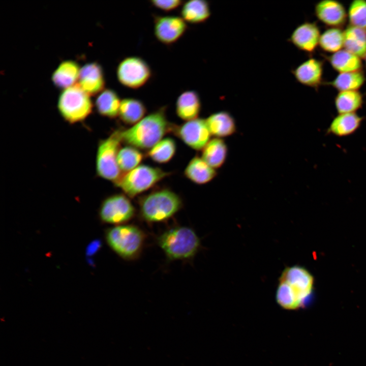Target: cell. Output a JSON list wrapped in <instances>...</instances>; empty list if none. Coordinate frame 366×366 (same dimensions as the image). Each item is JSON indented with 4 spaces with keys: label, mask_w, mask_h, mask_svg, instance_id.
Returning <instances> with one entry per match:
<instances>
[{
    "label": "cell",
    "mask_w": 366,
    "mask_h": 366,
    "mask_svg": "<svg viewBox=\"0 0 366 366\" xmlns=\"http://www.w3.org/2000/svg\"><path fill=\"white\" fill-rule=\"evenodd\" d=\"M314 282L312 274L301 266L285 268L278 280L276 293L277 303L287 310L301 308L313 292Z\"/></svg>",
    "instance_id": "6da1fadb"
},
{
    "label": "cell",
    "mask_w": 366,
    "mask_h": 366,
    "mask_svg": "<svg viewBox=\"0 0 366 366\" xmlns=\"http://www.w3.org/2000/svg\"><path fill=\"white\" fill-rule=\"evenodd\" d=\"M166 106L145 116L138 123L126 130H120L122 142L141 149L152 148L167 133L172 132L174 124L166 116Z\"/></svg>",
    "instance_id": "7a4b0ae2"
},
{
    "label": "cell",
    "mask_w": 366,
    "mask_h": 366,
    "mask_svg": "<svg viewBox=\"0 0 366 366\" xmlns=\"http://www.w3.org/2000/svg\"><path fill=\"white\" fill-rule=\"evenodd\" d=\"M139 213L145 221L160 222L167 221L182 207V199L168 188L152 191L139 200Z\"/></svg>",
    "instance_id": "3957f363"
},
{
    "label": "cell",
    "mask_w": 366,
    "mask_h": 366,
    "mask_svg": "<svg viewBox=\"0 0 366 366\" xmlns=\"http://www.w3.org/2000/svg\"><path fill=\"white\" fill-rule=\"evenodd\" d=\"M158 242L168 258L186 260L193 257L199 250L200 239L195 231L187 227L170 229L159 236Z\"/></svg>",
    "instance_id": "277c9868"
},
{
    "label": "cell",
    "mask_w": 366,
    "mask_h": 366,
    "mask_svg": "<svg viewBox=\"0 0 366 366\" xmlns=\"http://www.w3.org/2000/svg\"><path fill=\"white\" fill-rule=\"evenodd\" d=\"M106 240L110 248L126 260H133L140 254L145 240L144 233L132 225H120L109 229Z\"/></svg>",
    "instance_id": "5b68a950"
},
{
    "label": "cell",
    "mask_w": 366,
    "mask_h": 366,
    "mask_svg": "<svg viewBox=\"0 0 366 366\" xmlns=\"http://www.w3.org/2000/svg\"><path fill=\"white\" fill-rule=\"evenodd\" d=\"M171 174L158 167L140 165L130 172L123 174L114 185L129 198H134Z\"/></svg>",
    "instance_id": "8992f818"
},
{
    "label": "cell",
    "mask_w": 366,
    "mask_h": 366,
    "mask_svg": "<svg viewBox=\"0 0 366 366\" xmlns=\"http://www.w3.org/2000/svg\"><path fill=\"white\" fill-rule=\"evenodd\" d=\"M93 106L90 95L78 84L63 89L57 101L59 113L71 124L84 120L91 114Z\"/></svg>",
    "instance_id": "52a82bcc"
},
{
    "label": "cell",
    "mask_w": 366,
    "mask_h": 366,
    "mask_svg": "<svg viewBox=\"0 0 366 366\" xmlns=\"http://www.w3.org/2000/svg\"><path fill=\"white\" fill-rule=\"evenodd\" d=\"M122 142L120 129L114 131L98 143L96 157V170L100 177L116 184L123 175L117 162Z\"/></svg>",
    "instance_id": "ba28073f"
},
{
    "label": "cell",
    "mask_w": 366,
    "mask_h": 366,
    "mask_svg": "<svg viewBox=\"0 0 366 366\" xmlns=\"http://www.w3.org/2000/svg\"><path fill=\"white\" fill-rule=\"evenodd\" d=\"M152 71L149 64L142 57L130 56L123 59L116 69L118 82L132 89L140 88L150 80Z\"/></svg>",
    "instance_id": "9c48e42d"
},
{
    "label": "cell",
    "mask_w": 366,
    "mask_h": 366,
    "mask_svg": "<svg viewBox=\"0 0 366 366\" xmlns=\"http://www.w3.org/2000/svg\"><path fill=\"white\" fill-rule=\"evenodd\" d=\"M127 195L115 194L107 197L102 202L99 215L105 223L124 224L132 219L136 209Z\"/></svg>",
    "instance_id": "30bf717a"
},
{
    "label": "cell",
    "mask_w": 366,
    "mask_h": 366,
    "mask_svg": "<svg viewBox=\"0 0 366 366\" xmlns=\"http://www.w3.org/2000/svg\"><path fill=\"white\" fill-rule=\"evenodd\" d=\"M172 133L191 148L202 149L210 140V132L205 119L197 118L177 126L174 124Z\"/></svg>",
    "instance_id": "8fae6325"
},
{
    "label": "cell",
    "mask_w": 366,
    "mask_h": 366,
    "mask_svg": "<svg viewBox=\"0 0 366 366\" xmlns=\"http://www.w3.org/2000/svg\"><path fill=\"white\" fill-rule=\"evenodd\" d=\"M188 26L181 16H154V33L157 40L166 45L178 41L185 34Z\"/></svg>",
    "instance_id": "7c38bea8"
},
{
    "label": "cell",
    "mask_w": 366,
    "mask_h": 366,
    "mask_svg": "<svg viewBox=\"0 0 366 366\" xmlns=\"http://www.w3.org/2000/svg\"><path fill=\"white\" fill-rule=\"evenodd\" d=\"M78 84L89 95L100 94L105 89V78L103 69L99 63L85 64L80 70Z\"/></svg>",
    "instance_id": "4fadbf2b"
},
{
    "label": "cell",
    "mask_w": 366,
    "mask_h": 366,
    "mask_svg": "<svg viewBox=\"0 0 366 366\" xmlns=\"http://www.w3.org/2000/svg\"><path fill=\"white\" fill-rule=\"evenodd\" d=\"M320 35L315 23L304 22L293 30L288 40L299 50L311 53L319 44Z\"/></svg>",
    "instance_id": "5bb4252c"
},
{
    "label": "cell",
    "mask_w": 366,
    "mask_h": 366,
    "mask_svg": "<svg viewBox=\"0 0 366 366\" xmlns=\"http://www.w3.org/2000/svg\"><path fill=\"white\" fill-rule=\"evenodd\" d=\"M315 13L321 21L335 27L343 25L347 16L343 4L335 0L319 1L315 5Z\"/></svg>",
    "instance_id": "9a60e30c"
},
{
    "label": "cell",
    "mask_w": 366,
    "mask_h": 366,
    "mask_svg": "<svg viewBox=\"0 0 366 366\" xmlns=\"http://www.w3.org/2000/svg\"><path fill=\"white\" fill-rule=\"evenodd\" d=\"M323 71L322 62L314 58H310L299 65L291 72L300 84L317 88L321 83Z\"/></svg>",
    "instance_id": "2e32d148"
},
{
    "label": "cell",
    "mask_w": 366,
    "mask_h": 366,
    "mask_svg": "<svg viewBox=\"0 0 366 366\" xmlns=\"http://www.w3.org/2000/svg\"><path fill=\"white\" fill-rule=\"evenodd\" d=\"M201 109V101L198 93L187 90L177 97L175 103L177 115L181 119L189 121L198 118Z\"/></svg>",
    "instance_id": "e0dca14e"
},
{
    "label": "cell",
    "mask_w": 366,
    "mask_h": 366,
    "mask_svg": "<svg viewBox=\"0 0 366 366\" xmlns=\"http://www.w3.org/2000/svg\"><path fill=\"white\" fill-rule=\"evenodd\" d=\"M363 120L356 113L339 114L331 121L326 133L339 137L350 136L358 130Z\"/></svg>",
    "instance_id": "ac0fdd59"
},
{
    "label": "cell",
    "mask_w": 366,
    "mask_h": 366,
    "mask_svg": "<svg viewBox=\"0 0 366 366\" xmlns=\"http://www.w3.org/2000/svg\"><path fill=\"white\" fill-rule=\"evenodd\" d=\"M205 120L211 135L217 138L229 136L236 131L235 119L227 111L215 112L210 115Z\"/></svg>",
    "instance_id": "d6986e66"
},
{
    "label": "cell",
    "mask_w": 366,
    "mask_h": 366,
    "mask_svg": "<svg viewBox=\"0 0 366 366\" xmlns=\"http://www.w3.org/2000/svg\"><path fill=\"white\" fill-rule=\"evenodd\" d=\"M185 176L192 182L203 185L210 182L217 175L215 169L210 167L201 157H193L184 171Z\"/></svg>",
    "instance_id": "ffe728a7"
},
{
    "label": "cell",
    "mask_w": 366,
    "mask_h": 366,
    "mask_svg": "<svg viewBox=\"0 0 366 366\" xmlns=\"http://www.w3.org/2000/svg\"><path fill=\"white\" fill-rule=\"evenodd\" d=\"M180 15L187 23L193 24L204 23L211 15L209 4L205 0H190L184 2Z\"/></svg>",
    "instance_id": "44dd1931"
},
{
    "label": "cell",
    "mask_w": 366,
    "mask_h": 366,
    "mask_svg": "<svg viewBox=\"0 0 366 366\" xmlns=\"http://www.w3.org/2000/svg\"><path fill=\"white\" fill-rule=\"evenodd\" d=\"M80 70L79 65L74 60L62 62L53 72L51 77L53 83L57 88L63 89L76 84Z\"/></svg>",
    "instance_id": "7402d4cb"
},
{
    "label": "cell",
    "mask_w": 366,
    "mask_h": 366,
    "mask_svg": "<svg viewBox=\"0 0 366 366\" xmlns=\"http://www.w3.org/2000/svg\"><path fill=\"white\" fill-rule=\"evenodd\" d=\"M344 47L360 58L366 55V29L349 25L344 30Z\"/></svg>",
    "instance_id": "603a6c76"
},
{
    "label": "cell",
    "mask_w": 366,
    "mask_h": 366,
    "mask_svg": "<svg viewBox=\"0 0 366 366\" xmlns=\"http://www.w3.org/2000/svg\"><path fill=\"white\" fill-rule=\"evenodd\" d=\"M146 111L145 104L139 99L126 98L121 101L118 116L125 124L134 125L145 116Z\"/></svg>",
    "instance_id": "cb8c5ba5"
},
{
    "label": "cell",
    "mask_w": 366,
    "mask_h": 366,
    "mask_svg": "<svg viewBox=\"0 0 366 366\" xmlns=\"http://www.w3.org/2000/svg\"><path fill=\"white\" fill-rule=\"evenodd\" d=\"M121 101L114 90L105 88L96 98L95 106L101 115L109 118H115L118 116Z\"/></svg>",
    "instance_id": "d4e9b609"
},
{
    "label": "cell",
    "mask_w": 366,
    "mask_h": 366,
    "mask_svg": "<svg viewBox=\"0 0 366 366\" xmlns=\"http://www.w3.org/2000/svg\"><path fill=\"white\" fill-rule=\"evenodd\" d=\"M228 148L224 140L220 138L210 139L202 149L201 158L212 168L221 167L227 158Z\"/></svg>",
    "instance_id": "484cf974"
},
{
    "label": "cell",
    "mask_w": 366,
    "mask_h": 366,
    "mask_svg": "<svg viewBox=\"0 0 366 366\" xmlns=\"http://www.w3.org/2000/svg\"><path fill=\"white\" fill-rule=\"evenodd\" d=\"M332 67L340 73L361 70L362 63L359 57L345 49H341L329 56Z\"/></svg>",
    "instance_id": "4316f807"
},
{
    "label": "cell",
    "mask_w": 366,
    "mask_h": 366,
    "mask_svg": "<svg viewBox=\"0 0 366 366\" xmlns=\"http://www.w3.org/2000/svg\"><path fill=\"white\" fill-rule=\"evenodd\" d=\"M363 103L361 94L358 90L341 91L336 97L334 104L339 114L355 113Z\"/></svg>",
    "instance_id": "83f0119b"
},
{
    "label": "cell",
    "mask_w": 366,
    "mask_h": 366,
    "mask_svg": "<svg viewBox=\"0 0 366 366\" xmlns=\"http://www.w3.org/2000/svg\"><path fill=\"white\" fill-rule=\"evenodd\" d=\"M365 81V77L361 70L340 73L332 81L328 83L340 92L357 90Z\"/></svg>",
    "instance_id": "f1b7e54d"
},
{
    "label": "cell",
    "mask_w": 366,
    "mask_h": 366,
    "mask_svg": "<svg viewBox=\"0 0 366 366\" xmlns=\"http://www.w3.org/2000/svg\"><path fill=\"white\" fill-rule=\"evenodd\" d=\"M143 154L138 148L132 146H126L120 148L117 157V162L123 174L133 170L142 161Z\"/></svg>",
    "instance_id": "f546056e"
},
{
    "label": "cell",
    "mask_w": 366,
    "mask_h": 366,
    "mask_svg": "<svg viewBox=\"0 0 366 366\" xmlns=\"http://www.w3.org/2000/svg\"><path fill=\"white\" fill-rule=\"evenodd\" d=\"M176 150V145L174 140L169 137L165 138L151 148L147 155L157 163H166L173 157Z\"/></svg>",
    "instance_id": "4dcf8cb0"
},
{
    "label": "cell",
    "mask_w": 366,
    "mask_h": 366,
    "mask_svg": "<svg viewBox=\"0 0 366 366\" xmlns=\"http://www.w3.org/2000/svg\"><path fill=\"white\" fill-rule=\"evenodd\" d=\"M319 45L324 51L336 52L344 47V31L339 27L325 30L319 39Z\"/></svg>",
    "instance_id": "1f68e13d"
},
{
    "label": "cell",
    "mask_w": 366,
    "mask_h": 366,
    "mask_svg": "<svg viewBox=\"0 0 366 366\" xmlns=\"http://www.w3.org/2000/svg\"><path fill=\"white\" fill-rule=\"evenodd\" d=\"M348 14L351 25L366 29V0H353Z\"/></svg>",
    "instance_id": "d6a6232c"
},
{
    "label": "cell",
    "mask_w": 366,
    "mask_h": 366,
    "mask_svg": "<svg viewBox=\"0 0 366 366\" xmlns=\"http://www.w3.org/2000/svg\"><path fill=\"white\" fill-rule=\"evenodd\" d=\"M184 1L181 0H152L151 5L163 11L170 12L182 5Z\"/></svg>",
    "instance_id": "836d02e7"
},
{
    "label": "cell",
    "mask_w": 366,
    "mask_h": 366,
    "mask_svg": "<svg viewBox=\"0 0 366 366\" xmlns=\"http://www.w3.org/2000/svg\"><path fill=\"white\" fill-rule=\"evenodd\" d=\"M364 59H365V64H366V55H365V57H364Z\"/></svg>",
    "instance_id": "e575fe53"
}]
</instances>
